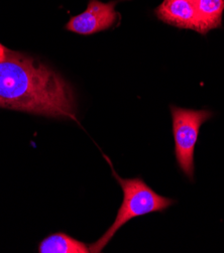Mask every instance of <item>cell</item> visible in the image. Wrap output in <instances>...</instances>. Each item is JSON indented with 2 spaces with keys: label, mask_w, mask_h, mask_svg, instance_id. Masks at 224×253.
<instances>
[{
  "label": "cell",
  "mask_w": 224,
  "mask_h": 253,
  "mask_svg": "<svg viewBox=\"0 0 224 253\" xmlns=\"http://www.w3.org/2000/svg\"><path fill=\"white\" fill-rule=\"evenodd\" d=\"M175 155L179 168L190 180L194 178V153L201 126L213 113L171 106Z\"/></svg>",
  "instance_id": "cell-3"
},
{
  "label": "cell",
  "mask_w": 224,
  "mask_h": 253,
  "mask_svg": "<svg viewBox=\"0 0 224 253\" xmlns=\"http://www.w3.org/2000/svg\"><path fill=\"white\" fill-rule=\"evenodd\" d=\"M40 253H88L89 246L64 233L46 237L39 246Z\"/></svg>",
  "instance_id": "cell-7"
},
{
  "label": "cell",
  "mask_w": 224,
  "mask_h": 253,
  "mask_svg": "<svg viewBox=\"0 0 224 253\" xmlns=\"http://www.w3.org/2000/svg\"><path fill=\"white\" fill-rule=\"evenodd\" d=\"M116 2L103 3L99 0H90L87 9L81 14L73 16L66 29L79 35L89 36L111 28L118 16L115 11Z\"/></svg>",
  "instance_id": "cell-4"
},
{
  "label": "cell",
  "mask_w": 224,
  "mask_h": 253,
  "mask_svg": "<svg viewBox=\"0 0 224 253\" xmlns=\"http://www.w3.org/2000/svg\"><path fill=\"white\" fill-rule=\"evenodd\" d=\"M9 48H6L5 46H3L1 43H0V60H2L6 57V55L9 52Z\"/></svg>",
  "instance_id": "cell-8"
},
{
  "label": "cell",
  "mask_w": 224,
  "mask_h": 253,
  "mask_svg": "<svg viewBox=\"0 0 224 253\" xmlns=\"http://www.w3.org/2000/svg\"><path fill=\"white\" fill-rule=\"evenodd\" d=\"M112 172L123 191V202L118 210L114 223L100 239L89 246L90 252H101L121 227L134 218L154 212H164L175 201L157 194L140 178L122 179Z\"/></svg>",
  "instance_id": "cell-2"
},
{
  "label": "cell",
  "mask_w": 224,
  "mask_h": 253,
  "mask_svg": "<svg viewBox=\"0 0 224 253\" xmlns=\"http://www.w3.org/2000/svg\"><path fill=\"white\" fill-rule=\"evenodd\" d=\"M195 5L200 25L199 34L206 35L221 27L224 0H195Z\"/></svg>",
  "instance_id": "cell-6"
},
{
  "label": "cell",
  "mask_w": 224,
  "mask_h": 253,
  "mask_svg": "<svg viewBox=\"0 0 224 253\" xmlns=\"http://www.w3.org/2000/svg\"><path fill=\"white\" fill-rule=\"evenodd\" d=\"M156 14L159 19L173 27L198 33L200 30L195 0H164L156 9Z\"/></svg>",
  "instance_id": "cell-5"
},
{
  "label": "cell",
  "mask_w": 224,
  "mask_h": 253,
  "mask_svg": "<svg viewBox=\"0 0 224 253\" xmlns=\"http://www.w3.org/2000/svg\"><path fill=\"white\" fill-rule=\"evenodd\" d=\"M0 107L75 119L70 85L38 60L11 49L0 60Z\"/></svg>",
  "instance_id": "cell-1"
}]
</instances>
